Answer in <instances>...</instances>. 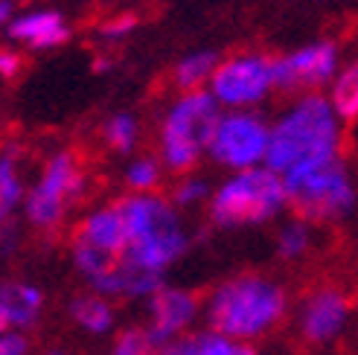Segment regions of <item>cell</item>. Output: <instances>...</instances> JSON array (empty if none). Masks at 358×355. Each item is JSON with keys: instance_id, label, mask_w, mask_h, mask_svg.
Segmentation results:
<instances>
[{"instance_id": "9a60e30c", "label": "cell", "mask_w": 358, "mask_h": 355, "mask_svg": "<svg viewBox=\"0 0 358 355\" xmlns=\"http://www.w3.org/2000/svg\"><path fill=\"white\" fill-rule=\"evenodd\" d=\"M73 242L96 247V251H108V254H122L125 251V222L120 204H99L94 210H87L82 222L76 224Z\"/></svg>"}, {"instance_id": "3957f363", "label": "cell", "mask_w": 358, "mask_h": 355, "mask_svg": "<svg viewBox=\"0 0 358 355\" xmlns=\"http://www.w3.org/2000/svg\"><path fill=\"white\" fill-rule=\"evenodd\" d=\"M125 222L122 256L137 268L164 277L189 251V230L169 195H125L117 201Z\"/></svg>"}, {"instance_id": "603a6c76", "label": "cell", "mask_w": 358, "mask_h": 355, "mask_svg": "<svg viewBox=\"0 0 358 355\" xmlns=\"http://www.w3.org/2000/svg\"><path fill=\"white\" fill-rule=\"evenodd\" d=\"M210 198H213L210 181H207V178H201V175H195V172L178 175V181H175L172 189H169V201H172L178 210L204 207V204H210Z\"/></svg>"}, {"instance_id": "30bf717a", "label": "cell", "mask_w": 358, "mask_h": 355, "mask_svg": "<svg viewBox=\"0 0 358 355\" xmlns=\"http://www.w3.org/2000/svg\"><path fill=\"white\" fill-rule=\"evenodd\" d=\"M341 50L335 41L317 38L297 50H289L274 59V79L277 91L285 94H320L335 79L341 67Z\"/></svg>"}, {"instance_id": "7a4b0ae2", "label": "cell", "mask_w": 358, "mask_h": 355, "mask_svg": "<svg viewBox=\"0 0 358 355\" xmlns=\"http://www.w3.org/2000/svg\"><path fill=\"white\" fill-rule=\"evenodd\" d=\"M344 119L335 114L327 94H300L271 119L268 161L282 178L320 157L341 154Z\"/></svg>"}, {"instance_id": "f1b7e54d", "label": "cell", "mask_w": 358, "mask_h": 355, "mask_svg": "<svg viewBox=\"0 0 358 355\" xmlns=\"http://www.w3.org/2000/svg\"><path fill=\"white\" fill-rule=\"evenodd\" d=\"M9 216H12V212H9V210H6L3 204H0V230H3V222H6Z\"/></svg>"}, {"instance_id": "484cf974", "label": "cell", "mask_w": 358, "mask_h": 355, "mask_svg": "<svg viewBox=\"0 0 358 355\" xmlns=\"http://www.w3.org/2000/svg\"><path fill=\"white\" fill-rule=\"evenodd\" d=\"M21 67H24L21 52L12 50V47H0V82L15 79L17 73H21Z\"/></svg>"}, {"instance_id": "f546056e", "label": "cell", "mask_w": 358, "mask_h": 355, "mask_svg": "<svg viewBox=\"0 0 358 355\" xmlns=\"http://www.w3.org/2000/svg\"><path fill=\"white\" fill-rule=\"evenodd\" d=\"M50 355H64V352H50Z\"/></svg>"}, {"instance_id": "52a82bcc", "label": "cell", "mask_w": 358, "mask_h": 355, "mask_svg": "<svg viewBox=\"0 0 358 355\" xmlns=\"http://www.w3.org/2000/svg\"><path fill=\"white\" fill-rule=\"evenodd\" d=\"M87 189V175L76 152H52L24 198V216L35 230H56Z\"/></svg>"}, {"instance_id": "44dd1931", "label": "cell", "mask_w": 358, "mask_h": 355, "mask_svg": "<svg viewBox=\"0 0 358 355\" xmlns=\"http://www.w3.org/2000/svg\"><path fill=\"white\" fill-rule=\"evenodd\" d=\"M166 166L160 164V157L155 154H137L131 157L122 169V184L129 189V195H149L157 192L160 184H164Z\"/></svg>"}, {"instance_id": "5b68a950", "label": "cell", "mask_w": 358, "mask_h": 355, "mask_svg": "<svg viewBox=\"0 0 358 355\" xmlns=\"http://www.w3.org/2000/svg\"><path fill=\"white\" fill-rule=\"evenodd\" d=\"M285 207H289V192L282 175L271 166H257L230 172L219 187H213L207 216L222 230H242L280 219Z\"/></svg>"}, {"instance_id": "ffe728a7", "label": "cell", "mask_w": 358, "mask_h": 355, "mask_svg": "<svg viewBox=\"0 0 358 355\" xmlns=\"http://www.w3.org/2000/svg\"><path fill=\"white\" fill-rule=\"evenodd\" d=\"M312 245H315V227H312L309 219L294 216V219L280 224L274 247H277V256L282 262H300V259H306V254L312 251Z\"/></svg>"}, {"instance_id": "e0dca14e", "label": "cell", "mask_w": 358, "mask_h": 355, "mask_svg": "<svg viewBox=\"0 0 358 355\" xmlns=\"http://www.w3.org/2000/svg\"><path fill=\"white\" fill-rule=\"evenodd\" d=\"M70 317L79 329H85L87 335H108L117 324V312L111 297L96 294V291H87L79 294L73 303H70Z\"/></svg>"}, {"instance_id": "9c48e42d", "label": "cell", "mask_w": 358, "mask_h": 355, "mask_svg": "<svg viewBox=\"0 0 358 355\" xmlns=\"http://www.w3.org/2000/svg\"><path fill=\"white\" fill-rule=\"evenodd\" d=\"M271 146V119L259 111H222L207 157L227 172L265 166Z\"/></svg>"}, {"instance_id": "83f0119b", "label": "cell", "mask_w": 358, "mask_h": 355, "mask_svg": "<svg viewBox=\"0 0 358 355\" xmlns=\"http://www.w3.org/2000/svg\"><path fill=\"white\" fill-rule=\"evenodd\" d=\"M12 17H15V3L12 0H0V27H9Z\"/></svg>"}, {"instance_id": "7402d4cb", "label": "cell", "mask_w": 358, "mask_h": 355, "mask_svg": "<svg viewBox=\"0 0 358 355\" xmlns=\"http://www.w3.org/2000/svg\"><path fill=\"white\" fill-rule=\"evenodd\" d=\"M102 143L114 154H131L140 143V119L131 111H117L102 122Z\"/></svg>"}, {"instance_id": "ac0fdd59", "label": "cell", "mask_w": 358, "mask_h": 355, "mask_svg": "<svg viewBox=\"0 0 358 355\" xmlns=\"http://www.w3.org/2000/svg\"><path fill=\"white\" fill-rule=\"evenodd\" d=\"M219 61L222 59L213 50H192V52H187V56H181L172 67V85L178 87V94H184V91H207Z\"/></svg>"}, {"instance_id": "d6986e66", "label": "cell", "mask_w": 358, "mask_h": 355, "mask_svg": "<svg viewBox=\"0 0 358 355\" xmlns=\"http://www.w3.org/2000/svg\"><path fill=\"white\" fill-rule=\"evenodd\" d=\"M327 99L332 102L335 114L344 122H355L358 119V59H350L338 67L335 79L329 82Z\"/></svg>"}, {"instance_id": "8fae6325", "label": "cell", "mask_w": 358, "mask_h": 355, "mask_svg": "<svg viewBox=\"0 0 358 355\" xmlns=\"http://www.w3.org/2000/svg\"><path fill=\"white\" fill-rule=\"evenodd\" d=\"M352 314V300L338 286H317L300 297L294 309L297 335L309 347H327L347 329Z\"/></svg>"}, {"instance_id": "5bb4252c", "label": "cell", "mask_w": 358, "mask_h": 355, "mask_svg": "<svg viewBox=\"0 0 358 355\" xmlns=\"http://www.w3.org/2000/svg\"><path fill=\"white\" fill-rule=\"evenodd\" d=\"M44 312V294L24 280L0 282V332H27Z\"/></svg>"}, {"instance_id": "7c38bea8", "label": "cell", "mask_w": 358, "mask_h": 355, "mask_svg": "<svg viewBox=\"0 0 358 355\" xmlns=\"http://www.w3.org/2000/svg\"><path fill=\"white\" fill-rule=\"evenodd\" d=\"M149 335L164 347L175 338H184L192 332V326L199 324V317H204V303L199 294H192L189 289L181 286H160L149 300Z\"/></svg>"}, {"instance_id": "cb8c5ba5", "label": "cell", "mask_w": 358, "mask_h": 355, "mask_svg": "<svg viewBox=\"0 0 358 355\" xmlns=\"http://www.w3.org/2000/svg\"><path fill=\"white\" fill-rule=\"evenodd\" d=\"M108 355H160V344L149 335V329H125L114 338Z\"/></svg>"}, {"instance_id": "8992f818", "label": "cell", "mask_w": 358, "mask_h": 355, "mask_svg": "<svg viewBox=\"0 0 358 355\" xmlns=\"http://www.w3.org/2000/svg\"><path fill=\"white\" fill-rule=\"evenodd\" d=\"M289 207L297 216L315 222H341L358 204L355 178L341 154L320 157L282 178Z\"/></svg>"}, {"instance_id": "ba28073f", "label": "cell", "mask_w": 358, "mask_h": 355, "mask_svg": "<svg viewBox=\"0 0 358 355\" xmlns=\"http://www.w3.org/2000/svg\"><path fill=\"white\" fill-rule=\"evenodd\" d=\"M207 91L222 105V111H259V105L277 91L274 59L254 50L224 56Z\"/></svg>"}, {"instance_id": "d4e9b609", "label": "cell", "mask_w": 358, "mask_h": 355, "mask_svg": "<svg viewBox=\"0 0 358 355\" xmlns=\"http://www.w3.org/2000/svg\"><path fill=\"white\" fill-rule=\"evenodd\" d=\"M134 29H137V17H134V15H117V17H108V21H102L99 38H102L105 44H120V41L129 38Z\"/></svg>"}, {"instance_id": "6da1fadb", "label": "cell", "mask_w": 358, "mask_h": 355, "mask_svg": "<svg viewBox=\"0 0 358 355\" xmlns=\"http://www.w3.org/2000/svg\"><path fill=\"white\" fill-rule=\"evenodd\" d=\"M289 312V291L282 289V282L265 274L230 277L219 282L204 300L207 329L245 344H254L257 338L271 335Z\"/></svg>"}, {"instance_id": "277c9868", "label": "cell", "mask_w": 358, "mask_h": 355, "mask_svg": "<svg viewBox=\"0 0 358 355\" xmlns=\"http://www.w3.org/2000/svg\"><path fill=\"white\" fill-rule=\"evenodd\" d=\"M219 117L222 105L210 96V91H184L166 105L157 122V157L166 172H195L210 152Z\"/></svg>"}, {"instance_id": "4fadbf2b", "label": "cell", "mask_w": 358, "mask_h": 355, "mask_svg": "<svg viewBox=\"0 0 358 355\" xmlns=\"http://www.w3.org/2000/svg\"><path fill=\"white\" fill-rule=\"evenodd\" d=\"M9 38L27 50H56L70 38V24L59 9L35 6L15 12V17L6 27Z\"/></svg>"}, {"instance_id": "2e32d148", "label": "cell", "mask_w": 358, "mask_h": 355, "mask_svg": "<svg viewBox=\"0 0 358 355\" xmlns=\"http://www.w3.org/2000/svg\"><path fill=\"white\" fill-rule=\"evenodd\" d=\"M160 355H259L254 344H245L236 338H227L213 329L189 332L184 338H175L160 347Z\"/></svg>"}, {"instance_id": "4316f807", "label": "cell", "mask_w": 358, "mask_h": 355, "mask_svg": "<svg viewBox=\"0 0 358 355\" xmlns=\"http://www.w3.org/2000/svg\"><path fill=\"white\" fill-rule=\"evenodd\" d=\"M29 341L24 332H0V355H27Z\"/></svg>"}]
</instances>
